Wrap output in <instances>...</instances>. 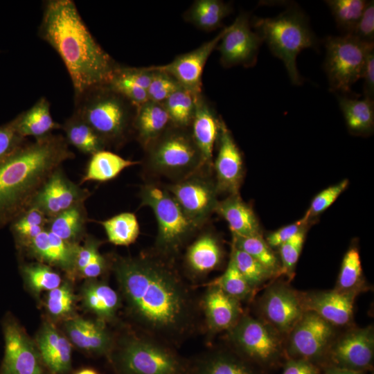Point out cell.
<instances>
[{"mask_svg":"<svg viewBox=\"0 0 374 374\" xmlns=\"http://www.w3.org/2000/svg\"><path fill=\"white\" fill-rule=\"evenodd\" d=\"M330 8L338 28L344 35H351L368 3L364 0H329Z\"/></svg>","mask_w":374,"mask_h":374,"instance_id":"obj_41","label":"cell"},{"mask_svg":"<svg viewBox=\"0 0 374 374\" xmlns=\"http://www.w3.org/2000/svg\"><path fill=\"white\" fill-rule=\"evenodd\" d=\"M172 125L163 104L148 100L136 109L133 132L145 148Z\"/></svg>","mask_w":374,"mask_h":374,"instance_id":"obj_27","label":"cell"},{"mask_svg":"<svg viewBox=\"0 0 374 374\" xmlns=\"http://www.w3.org/2000/svg\"><path fill=\"white\" fill-rule=\"evenodd\" d=\"M222 249L218 239L206 233L197 238L188 248L186 264L195 275H204L216 269L222 260Z\"/></svg>","mask_w":374,"mask_h":374,"instance_id":"obj_28","label":"cell"},{"mask_svg":"<svg viewBox=\"0 0 374 374\" xmlns=\"http://www.w3.org/2000/svg\"><path fill=\"white\" fill-rule=\"evenodd\" d=\"M253 27L271 52L283 62L292 84L300 85L303 79L297 70L296 57L302 50L317 45L305 15L292 7L275 17L256 18Z\"/></svg>","mask_w":374,"mask_h":374,"instance_id":"obj_5","label":"cell"},{"mask_svg":"<svg viewBox=\"0 0 374 374\" xmlns=\"http://www.w3.org/2000/svg\"><path fill=\"white\" fill-rule=\"evenodd\" d=\"M215 211L226 221L233 237L261 235L260 224L253 211L239 194L230 195L218 202Z\"/></svg>","mask_w":374,"mask_h":374,"instance_id":"obj_26","label":"cell"},{"mask_svg":"<svg viewBox=\"0 0 374 374\" xmlns=\"http://www.w3.org/2000/svg\"><path fill=\"white\" fill-rule=\"evenodd\" d=\"M362 42L374 43V3H368L358 21L354 31L351 34Z\"/></svg>","mask_w":374,"mask_h":374,"instance_id":"obj_53","label":"cell"},{"mask_svg":"<svg viewBox=\"0 0 374 374\" xmlns=\"http://www.w3.org/2000/svg\"><path fill=\"white\" fill-rule=\"evenodd\" d=\"M118 374H186L183 361L159 341L130 336L112 354Z\"/></svg>","mask_w":374,"mask_h":374,"instance_id":"obj_8","label":"cell"},{"mask_svg":"<svg viewBox=\"0 0 374 374\" xmlns=\"http://www.w3.org/2000/svg\"><path fill=\"white\" fill-rule=\"evenodd\" d=\"M78 245L62 240L46 229L33 239L26 250L40 262L57 266L72 274H75Z\"/></svg>","mask_w":374,"mask_h":374,"instance_id":"obj_22","label":"cell"},{"mask_svg":"<svg viewBox=\"0 0 374 374\" xmlns=\"http://www.w3.org/2000/svg\"><path fill=\"white\" fill-rule=\"evenodd\" d=\"M49 218L31 206L12 222V231L19 247L26 249L33 239L46 229Z\"/></svg>","mask_w":374,"mask_h":374,"instance_id":"obj_36","label":"cell"},{"mask_svg":"<svg viewBox=\"0 0 374 374\" xmlns=\"http://www.w3.org/2000/svg\"><path fill=\"white\" fill-rule=\"evenodd\" d=\"M15 119L18 132L24 138L39 139L52 134L55 130L61 129V124L53 120L50 103L45 97H41L30 109L19 114Z\"/></svg>","mask_w":374,"mask_h":374,"instance_id":"obj_29","label":"cell"},{"mask_svg":"<svg viewBox=\"0 0 374 374\" xmlns=\"http://www.w3.org/2000/svg\"><path fill=\"white\" fill-rule=\"evenodd\" d=\"M221 122L209 104L199 94L196 101L190 132L208 168L212 165L213 148L218 139Z\"/></svg>","mask_w":374,"mask_h":374,"instance_id":"obj_25","label":"cell"},{"mask_svg":"<svg viewBox=\"0 0 374 374\" xmlns=\"http://www.w3.org/2000/svg\"><path fill=\"white\" fill-rule=\"evenodd\" d=\"M348 184V179H344L337 184L321 190L312 199L308 210L304 215L310 221L322 213L335 202L347 188Z\"/></svg>","mask_w":374,"mask_h":374,"instance_id":"obj_50","label":"cell"},{"mask_svg":"<svg viewBox=\"0 0 374 374\" xmlns=\"http://www.w3.org/2000/svg\"><path fill=\"white\" fill-rule=\"evenodd\" d=\"M306 231L307 228L302 229L278 247L281 261L280 274L293 277L304 244Z\"/></svg>","mask_w":374,"mask_h":374,"instance_id":"obj_48","label":"cell"},{"mask_svg":"<svg viewBox=\"0 0 374 374\" xmlns=\"http://www.w3.org/2000/svg\"><path fill=\"white\" fill-rule=\"evenodd\" d=\"M21 271L27 285L36 293L49 292L62 284L60 274L44 263L24 265Z\"/></svg>","mask_w":374,"mask_h":374,"instance_id":"obj_42","label":"cell"},{"mask_svg":"<svg viewBox=\"0 0 374 374\" xmlns=\"http://www.w3.org/2000/svg\"><path fill=\"white\" fill-rule=\"evenodd\" d=\"M339 105L349 131L357 135L371 134L374 126V100L338 96Z\"/></svg>","mask_w":374,"mask_h":374,"instance_id":"obj_32","label":"cell"},{"mask_svg":"<svg viewBox=\"0 0 374 374\" xmlns=\"http://www.w3.org/2000/svg\"><path fill=\"white\" fill-rule=\"evenodd\" d=\"M107 265L106 259L99 252L95 256L92 260L80 271L79 274L86 278H96L105 271Z\"/></svg>","mask_w":374,"mask_h":374,"instance_id":"obj_56","label":"cell"},{"mask_svg":"<svg viewBox=\"0 0 374 374\" xmlns=\"http://www.w3.org/2000/svg\"><path fill=\"white\" fill-rule=\"evenodd\" d=\"M374 333L371 326L353 330L334 344L331 357L338 367L353 370L368 366L373 358Z\"/></svg>","mask_w":374,"mask_h":374,"instance_id":"obj_20","label":"cell"},{"mask_svg":"<svg viewBox=\"0 0 374 374\" xmlns=\"http://www.w3.org/2000/svg\"><path fill=\"white\" fill-rule=\"evenodd\" d=\"M145 149L148 167L177 181L206 167L188 127L172 125Z\"/></svg>","mask_w":374,"mask_h":374,"instance_id":"obj_6","label":"cell"},{"mask_svg":"<svg viewBox=\"0 0 374 374\" xmlns=\"http://www.w3.org/2000/svg\"><path fill=\"white\" fill-rule=\"evenodd\" d=\"M283 374H319V371L308 360L297 359L288 362Z\"/></svg>","mask_w":374,"mask_h":374,"instance_id":"obj_57","label":"cell"},{"mask_svg":"<svg viewBox=\"0 0 374 374\" xmlns=\"http://www.w3.org/2000/svg\"><path fill=\"white\" fill-rule=\"evenodd\" d=\"M69 339L78 348L95 354H107L112 348V339L103 321L73 317L64 323Z\"/></svg>","mask_w":374,"mask_h":374,"instance_id":"obj_23","label":"cell"},{"mask_svg":"<svg viewBox=\"0 0 374 374\" xmlns=\"http://www.w3.org/2000/svg\"><path fill=\"white\" fill-rule=\"evenodd\" d=\"M231 258L238 271L253 290L274 276L257 260L234 246L232 247Z\"/></svg>","mask_w":374,"mask_h":374,"instance_id":"obj_43","label":"cell"},{"mask_svg":"<svg viewBox=\"0 0 374 374\" xmlns=\"http://www.w3.org/2000/svg\"><path fill=\"white\" fill-rule=\"evenodd\" d=\"M64 136L51 134L25 143L0 163V226L28 209L44 183L75 155Z\"/></svg>","mask_w":374,"mask_h":374,"instance_id":"obj_3","label":"cell"},{"mask_svg":"<svg viewBox=\"0 0 374 374\" xmlns=\"http://www.w3.org/2000/svg\"><path fill=\"white\" fill-rule=\"evenodd\" d=\"M208 328L214 331L229 330L241 317L240 301L217 286L209 285L203 299Z\"/></svg>","mask_w":374,"mask_h":374,"instance_id":"obj_24","label":"cell"},{"mask_svg":"<svg viewBox=\"0 0 374 374\" xmlns=\"http://www.w3.org/2000/svg\"><path fill=\"white\" fill-rule=\"evenodd\" d=\"M190 374H255L242 361L224 353H214L204 357Z\"/></svg>","mask_w":374,"mask_h":374,"instance_id":"obj_40","label":"cell"},{"mask_svg":"<svg viewBox=\"0 0 374 374\" xmlns=\"http://www.w3.org/2000/svg\"><path fill=\"white\" fill-rule=\"evenodd\" d=\"M98 222L104 228L108 240L116 245H130L139 234V222L132 213H121Z\"/></svg>","mask_w":374,"mask_h":374,"instance_id":"obj_37","label":"cell"},{"mask_svg":"<svg viewBox=\"0 0 374 374\" xmlns=\"http://www.w3.org/2000/svg\"><path fill=\"white\" fill-rule=\"evenodd\" d=\"M260 306L266 322L280 334L290 333L305 312L301 295L282 283L265 291Z\"/></svg>","mask_w":374,"mask_h":374,"instance_id":"obj_14","label":"cell"},{"mask_svg":"<svg viewBox=\"0 0 374 374\" xmlns=\"http://www.w3.org/2000/svg\"><path fill=\"white\" fill-rule=\"evenodd\" d=\"M84 306L102 321L112 320L120 306V298L115 290L100 281L88 283L82 290Z\"/></svg>","mask_w":374,"mask_h":374,"instance_id":"obj_30","label":"cell"},{"mask_svg":"<svg viewBox=\"0 0 374 374\" xmlns=\"http://www.w3.org/2000/svg\"><path fill=\"white\" fill-rule=\"evenodd\" d=\"M138 163V161L125 159L106 150L99 151L91 156L80 184L87 181H110L125 168Z\"/></svg>","mask_w":374,"mask_h":374,"instance_id":"obj_33","label":"cell"},{"mask_svg":"<svg viewBox=\"0 0 374 374\" xmlns=\"http://www.w3.org/2000/svg\"><path fill=\"white\" fill-rule=\"evenodd\" d=\"M262 38L251 28L249 15L242 12L226 30L217 46L220 62L226 68L256 64Z\"/></svg>","mask_w":374,"mask_h":374,"instance_id":"obj_13","label":"cell"},{"mask_svg":"<svg viewBox=\"0 0 374 374\" xmlns=\"http://www.w3.org/2000/svg\"><path fill=\"white\" fill-rule=\"evenodd\" d=\"M232 11L231 3L220 0H196L185 12V20L197 28L211 31L221 26Z\"/></svg>","mask_w":374,"mask_h":374,"instance_id":"obj_34","label":"cell"},{"mask_svg":"<svg viewBox=\"0 0 374 374\" xmlns=\"http://www.w3.org/2000/svg\"><path fill=\"white\" fill-rule=\"evenodd\" d=\"M362 78L364 97L374 100V49L367 56Z\"/></svg>","mask_w":374,"mask_h":374,"instance_id":"obj_55","label":"cell"},{"mask_svg":"<svg viewBox=\"0 0 374 374\" xmlns=\"http://www.w3.org/2000/svg\"><path fill=\"white\" fill-rule=\"evenodd\" d=\"M25 139L26 138L18 132L15 118L0 126V163L24 145L26 143Z\"/></svg>","mask_w":374,"mask_h":374,"instance_id":"obj_51","label":"cell"},{"mask_svg":"<svg viewBox=\"0 0 374 374\" xmlns=\"http://www.w3.org/2000/svg\"><path fill=\"white\" fill-rule=\"evenodd\" d=\"M325 70L330 89L335 92L348 93L351 87L362 74L374 43L361 41L352 35L330 36L326 39Z\"/></svg>","mask_w":374,"mask_h":374,"instance_id":"obj_9","label":"cell"},{"mask_svg":"<svg viewBox=\"0 0 374 374\" xmlns=\"http://www.w3.org/2000/svg\"><path fill=\"white\" fill-rule=\"evenodd\" d=\"M362 268L357 247L350 248L345 253L335 289L342 291H360Z\"/></svg>","mask_w":374,"mask_h":374,"instance_id":"obj_44","label":"cell"},{"mask_svg":"<svg viewBox=\"0 0 374 374\" xmlns=\"http://www.w3.org/2000/svg\"><path fill=\"white\" fill-rule=\"evenodd\" d=\"M290 334V351L310 359L321 355L330 344L333 326L313 312L306 311Z\"/></svg>","mask_w":374,"mask_h":374,"instance_id":"obj_16","label":"cell"},{"mask_svg":"<svg viewBox=\"0 0 374 374\" xmlns=\"http://www.w3.org/2000/svg\"><path fill=\"white\" fill-rule=\"evenodd\" d=\"M280 333L267 322L242 316L229 330L232 343L244 355L260 363L276 359L282 350Z\"/></svg>","mask_w":374,"mask_h":374,"instance_id":"obj_10","label":"cell"},{"mask_svg":"<svg viewBox=\"0 0 374 374\" xmlns=\"http://www.w3.org/2000/svg\"><path fill=\"white\" fill-rule=\"evenodd\" d=\"M360 291L335 289L301 296L305 312H313L332 326L349 324L353 316L355 297Z\"/></svg>","mask_w":374,"mask_h":374,"instance_id":"obj_19","label":"cell"},{"mask_svg":"<svg viewBox=\"0 0 374 374\" xmlns=\"http://www.w3.org/2000/svg\"><path fill=\"white\" fill-rule=\"evenodd\" d=\"M87 213L84 204L50 218L46 229L62 240L78 244L85 235Z\"/></svg>","mask_w":374,"mask_h":374,"instance_id":"obj_35","label":"cell"},{"mask_svg":"<svg viewBox=\"0 0 374 374\" xmlns=\"http://www.w3.org/2000/svg\"><path fill=\"white\" fill-rule=\"evenodd\" d=\"M38 35L62 60L75 97L107 84L118 65L94 39L72 0L44 1Z\"/></svg>","mask_w":374,"mask_h":374,"instance_id":"obj_2","label":"cell"},{"mask_svg":"<svg viewBox=\"0 0 374 374\" xmlns=\"http://www.w3.org/2000/svg\"><path fill=\"white\" fill-rule=\"evenodd\" d=\"M202 169L166 186L186 214L200 226L215 211L219 202L215 181Z\"/></svg>","mask_w":374,"mask_h":374,"instance_id":"obj_11","label":"cell"},{"mask_svg":"<svg viewBox=\"0 0 374 374\" xmlns=\"http://www.w3.org/2000/svg\"><path fill=\"white\" fill-rule=\"evenodd\" d=\"M90 195L89 190L70 180L60 167L44 183L31 206L40 209L50 219L73 206L84 204Z\"/></svg>","mask_w":374,"mask_h":374,"instance_id":"obj_15","label":"cell"},{"mask_svg":"<svg viewBox=\"0 0 374 374\" xmlns=\"http://www.w3.org/2000/svg\"><path fill=\"white\" fill-rule=\"evenodd\" d=\"M61 129L69 145L82 154L91 156L107 148L102 139L75 112L61 124Z\"/></svg>","mask_w":374,"mask_h":374,"instance_id":"obj_31","label":"cell"},{"mask_svg":"<svg viewBox=\"0 0 374 374\" xmlns=\"http://www.w3.org/2000/svg\"><path fill=\"white\" fill-rule=\"evenodd\" d=\"M75 98V110L105 142L119 147L133 132L136 107L105 85L91 88Z\"/></svg>","mask_w":374,"mask_h":374,"instance_id":"obj_4","label":"cell"},{"mask_svg":"<svg viewBox=\"0 0 374 374\" xmlns=\"http://www.w3.org/2000/svg\"><path fill=\"white\" fill-rule=\"evenodd\" d=\"M75 374H98V373L91 368H84L79 371Z\"/></svg>","mask_w":374,"mask_h":374,"instance_id":"obj_59","label":"cell"},{"mask_svg":"<svg viewBox=\"0 0 374 374\" xmlns=\"http://www.w3.org/2000/svg\"><path fill=\"white\" fill-rule=\"evenodd\" d=\"M226 30V27L212 39L203 43L190 52L177 56L169 64L154 67L172 76L182 87L195 94H200L204 67Z\"/></svg>","mask_w":374,"mask_h":374,"instance_id":"obj_17","label":"cell"},{"mask_svg":"<svg viewBox=\"0 0 374 374\" xmlns=\"http://www.w3.org/2000/svg\"><path fill=\"white\" fill-rule=\"evenodd\" d=\"M325 374H362L360 371L341 367H333L328 369Z\"/></svg>","mask_w":374,"mask_h":374,"instance_id":"obj_58","label":"cell"},{"mask_svg":"<svg viewBox=\"0 0 374 374\" xmlns=\"http://www.w3.org/2000/svg\"><path fill=\"white\" fill-rule=\"evenodd\" d=\"M199 95L181 87L163 103L173 125L188 127L191 125Z\"/></svg>","mask_w":374,"mask_h":374,"instance_id":"obj_38","label":"cell"},{"mask_svg":"<svg viewBox=\"0 0 374 374\" xmlns=\"http://www.w3.org/2000/svg\"><path fill=\"white\" fill-rule=\"evenodd\" d=\"M218 152L214 163L218 193L238 194L243 177V160L231 133L222 121L218 135Z\"/></svg>","mask_w":374,"mask_h":374,"instance_id":"obj_18","label":"cell"},{"mask_svg":"<svg viewBox=\"0 0 374 374\" xmlns=\"http://www.w3.org/2000/svg\"><path fill=\"white\" fill-rule=\"evenodd\" d=\"M117 67L106 85L127 100L136 108L148 101L147 91L121 75L117 71Z\"/></svg>","mask_w":374,"mask_h":374,"instance_id":"obj_47","label":"cell"},{"mask_svg":"<svg viewBox=\"0 0 374 374\" xmlns=\"http://www.w3.org/2000/svg\"><path fill=\"white\" fill-rule=\"evenodd\" d=\"M75 296L70 285L65 283L48 292L46 306L48 313L55 318H63L71 313Z\"/></svg>","mask_w":374,"mask_h":374,"instance_id":"obj_46","label":"cell"},{"mask_svg":"<svg viewBox=\"0 0 374 374\" xmlns=\"http://www.w3.org/2000/svg\"><path fill=\"white\" fill-rule=\"evenodd\" d=\"M99 244L98 240L90 238L85 241L83 245H78L75 260L74 273L79 274L99 253Z\"/></svg>","mask_w":374,"mask_h":374,"instance_id":"obj_54","label":"cell"},{"mask_svg":"<svg viewBox=\"0 0 374 374\" xmlns=\"http://www.w3.org/2000/svg\"><path fill=\"white\" fill-rule=\"evenodd\" d=\"M233 246L245 251L260 262L274 276L280 275V263L262 235L233 237Z\"/></svg>","mask_w":374,"mask_h":374,"instance_id":"obj_39","label":"cell"},{"mask_svg":"<svg viewBox=\"0 0 374 374\" xmlns=\"http://www.w3.org/2000/svg\"><path fill=\"white\" fill-rule=\"evenodd\" d=\"M113 269L130 313L147 337L177 341L192 331L193 299L170 265L140 256L117 258Z\"/></svg>","mask_w":374,"mask_h":374,"instance_id":"obj_1","label":"cell"},{"mask_svg":"<svg viewBox=\"0 0 374 374\" xmlns=\"http://www.w3.org/2000/svg\"><path fill=\"white\" fill-rule=\"evenodd\" d=\"M4 356L0 374H46L37 346L11 315L3 321Z\"/></svg>","mask_w":374,"mask_h":374,"instance_id":"obj_12","label":"cell"},{"mask_svg":"<svg viewBox=\"0 0 374 374\" xmlns=\"http://www.w3.org/2000/svg\"><path fill=\"white\" fill-rule=\"evenodd\" d=\"M310 222V221L303 215V217L295 222L283 226L275 231L270 233L265 240L271 248L279 247L300 231L307 228Z\"/></svg>","mask_w":374,"mask_h":374,"instance_id":"obj_52","label":"cell"},{"mask_svg":"<svg viewBox=\"0 0 374 374\" xmlns=\"http://www.w3.org/2000/svg\"><path fill=\"white\" fill-rule=\"evenodd\" d=\"M41 359L51 374H66L71 368V345L51 323H44L37 338Z\"/></svg>","mask_w":374,"mask_h":374,"instance_id":"obj_21","label":"cell"},{"mask_svg":"<svg viewBox=\"0 0 374 374\" xmlns=\"http://www.w3.org/2000/svg\"><path fill=\"white\" fill-rule=\"evenodd\" d=\"M209 285L218 287L226 294L238 301L246 299L253 291V289L237 269L231 258H230L225 271L212 281Z\"/></svg>","mask_w":374,"mask_h":374,"instance_id":"obj_45","label":"cell"},{"mask_svg":"<svg viewBox=\"0 0 374 374\" xmlns=\"http://www.w3.org/2000/svg\"><path fill=\"white\" fill-rule=\"evenodd\" d=\"M153 75L147 89L148 100L163 103L181 86L170 75L151 66Z\"/></svg>","mask_w":374,"mask_h":374,"instance_id":"obj_49","label":"cell"},{"mask_svg":"<svg viewBox=\"0 0 374 374\" xmlns=\"http://www.w3.org/2000/svg\"><path fill=\"white\" fill-rule=\"evenodd\" d=\"M142 206H149L157 222L156 245L164 256L176 253L200 227L184 211L173 196L154 184L141 187Z\"/></svg>","mask_w":374,"mask_h":374,"instance_id":"obj_7","label":"cell"}]
</instances>
